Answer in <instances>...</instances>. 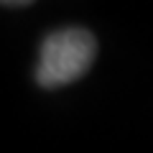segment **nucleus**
Returning <instances> with one entry per match:
<instances>
[{
    "mask_svg": "<svg viewBox=\"0 0 153 153\" xmlns=\"http://www.w3.org/2000/svg\"><path fill=\"white\" fill-rule=\"evenodd\" d=\"M33 0H0V5H8V8H23V5H31Z\"/></svg>",
    "mask_w": 153,
    "mask_h": 153,
    "instance_id": "obj_2",
    "label": "nucleus"
},
{
    "mask_svg": "<svg viewBox=\"0 0 153 153\" xmlns=\"http://www.w3.org/2000/svg\"><path fill=\"white\" fill-rule=\"evenodd\" d=\"M97 56V41L87 28H61L44 38L36 66V82L44 89H56L87 74Z\"/></svg>",
    "mask_w": 153,
    "mask_h": 153,
    "instance_id": "obj_1",
    "label": "nucleus"
}]
</instances>
